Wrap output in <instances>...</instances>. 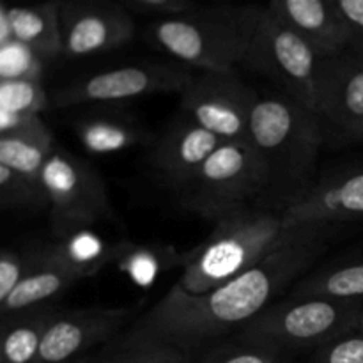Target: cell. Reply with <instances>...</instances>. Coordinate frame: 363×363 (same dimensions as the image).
Masks as SVG:
<instances>
[{
    "label": "cell",
    "instance_id": "26",
    "mask_svg": "<svg viewBox=\"0 0 363 363\" xmlns=\"http://www.w3.org/2000/svg\"><path fill=\"white\" fill-rule=\"evenodd\" d=\"M289 354L273 346L234 335L206 347L194 363H287Z\"/></svg>",
    "mask_w": 363,
    "mask_h": 363
},
{
    "label": "cell",
    "instance_id": "20",
    "mask_svg": "<svg viewBox=\"0 0 363 363\" xmlns=\"http://www.w3.org/2000/svg\"><path fill=\"white\" fill-rule=\"evenodd\" d=\"M57 142L41 117H34L18 130L0 135V165L32 181H41V172Z\"/></svg>",
    "mask_w": 363,
    "mask_h": 363
},
{
    "label": "cell",
    "instance_id": "16",
    "mask_svg": "<svg viewBox=\"0 0 363 363\" xmlns=\"http://www.w3.org/2000/svg\"><path fill=\"white\" fill-rule=\"evenodd\" d=\"M73 131L91 155L110 156L156 140L147 124L124 103L91 105L74 117Z\"/></svg>",
    "mask_w": 363,
    "mask_h": 363
},
{
    "label": "cell",
    "instance_id": "7",
    "mask_svg": "<svg viewBox=\"0 0 363 363\" xmlns=\"http://www.w3.org/2000/svg\"><path fill=\"white\" fill-rule=\"evenodd\" d=\"M325 57L308 45L269 6H261L257 28L248 48L245 66L268 77L280 92L315 112L318 82Z\"/></svg>",
    "mask_w": 363,
    "mask_h": 363
},
{
    "label": "cell",
    "instance_id": "19",
    "mask_svg": "<svg viewBox=\"0 0 363 363\" xmlns=\"http://www.w3.org/2000/svg\"><path fill=\"white\" fill-rule=\"evenodd\" d=\"M80 280L82 277L74 269L53 257L48 243H43L41 261L0 303V314L9 315L52 303Z\"/></svg>",
    "mask_w": 363,
    "mask_h": 363
},
{
    "label": "cell",
    "instance_id": "29",
    "mask_svg": "<svg viewBox=\"0 0 363 363\" xmlns=\"http://www.w3.org/2000/svg\"><path fill=\"white\" fill-rule=\"evenodd\" d=\"M41 255L43 243L25 245L21 248H4L0 254V303L39 264Z\"/></svg>",
    "mask_w": 363,
    "mask_h": 363
},
{
    "label": "cell",
    "instance_id": "21",
    "mask_svg": "<svg viewBox=\"0 0 363 363\" xmlns=\"http://www.w3.org/2000/svg\"><path fill=\"white\" fill-rule=\"evenodd\" d=\"M55 305L2 315L0 363H35L50 325L59 314Z\"/></svg>",
    "mask_w": 363,
    "mask_h": 363
},
{
    "label": "cell",
    "instance_id": "35",
    "mask_svg": "<svg viewBox=\"0 0 363 363\" xmlns=\"http://www.w3.org/2000/svg\"><path fill=\"white\" fill-rule=\"evenodd\" d=\"M346 140L347 142H354V144H363V123L357 128V130L353 131V133L350 135V137L346 138Z\"/></svg>",
    "mask_w": 363,
    "mask_h": 363
},
{
    "label": "cell",
    "instance_id": "4",
    "mask_svg": "<svg viewBox=\"0 0 363 363\" xmlns=\"http://www.w3.org/2000/svg\"><path fill=\"white\" fill-rule=\"evenodd\" d=\"M261 6H197L172 20L151 21L145 39L202 73H236L245 64Z\"/></svg>",
    "mask_w": 363,
    "mask_h": 363
},
{
    "label": "cell",
    "instance_id": "23",
    "mask_svg": "<svg viewBox=\"0 0 363 363\" xmlns=\"http://www.w3.org/2000/svg\"><path fill=\"white\" fill-rule=\"evenodd\" d=\"M291 296H326L363 301V255L339 259L300 279Z\"/></svg>",
    "mask_w": 363,
    "mask_h": 363
},
{
    "label": "cell",
    "instance_id": "34",
    "mask_svg": "<svg viewBox=\"0 0 363 363\" xmlns=\"http://www.w3.org/2000/svg\"><path fill=\"white\" fill-rule=\"evenodd\" d=\"M347 53H351V55L363 66V38H360V35H353L350 48H347Z\"/></svg>",
    "mask_w": 363,
    "mask_h": 363
},
{
    "label": "cell",
    "instance_id": "11",
    "mask_svg": "<svg viewBox=\"0 0 363 363\" xmlns=\"http://www.w3.org/2000/svg\"><path fill=\"white\" fill-rule=\"evenodd\" d=\"M64 59H84L128 45L135 35L133 14L123 2H60Z\"/></svg>",
    "mask_w": 363,
    "mask_h": 363
},
{
    "label": "cell",
    "instance_id": "1",
    "mask_svg": "<svg viewBox=\"0 0 363 363\" xmlns=\"http://www.w3.org/2000/svg\"><path fill=\"white\" fill-rule=\"evenodd\" d=\"M330 230L332 225L298 227L286 245L209 293L186 294L172 286L124 337L170 344L197 357L230 333L236 335L311 269L326 250Z\"/></svg>",
    "mask_w": 363,
    "mask_h": 363
},
{
    "label": "cell",
    "instance_id": "18",
    "mask_svg": "<svg viewBox=\"0 0 363 363\" xmlns=\"http://www.w3.org/2000/svg\"><path fill=\"white\" fill-rule=\"evenodd\" d=\"M0 18L7 21L11 38L27 46L39 59L53 60L62 57L64 41L60 28V2L38 6H2Z\"/></svg>",
    "mask_w": 363,
    "mask_h": 363
},
{
    "label": "cell",
    "instance_id": "25",
    "mask_svg": "<svg viewBox=\"0 0 363 363\" xmlns=\"http://www.w3.org/2000/svg\"><path fill=\"white\" fill-rule=\"evenodd\" d=\"M48 106L43 80L14 78L0 80V135L18 130Z\"/></svg>",
    "mask_w": 363,
    "mask_h": 363
},
{
    "label": "cell",
    "instance_id": "37",
    "mask_svg": "<svg viewBox=\"0 0 363 363\" xmlns=\"http://www.w3.org/2000/svg\"><path fill=\"white\" fill-rule=\"evenodd\" d=\"M73 363H89V358L87 357L80 358V360H77V362H73Z\"/></svg>",
    "mask_w": 363,
    "mask_h": 363
},
{
    "label": "cell",
    "instance_id": "15",
    "mask_svg": "<svg viewBox=\"0 0 363 363\" xmlns=\"http://www.w3.org/2000/svg\"><path fill=\"white\" fill-rule=\"evenodd\" d=\"M315 113L344 138L363 123V66L351 53L323 59Z\"/></svg>",
    "mask_w": 363,
    "mask_h": 363
},
{
    "label": "cell",
    "instance_id": "27",
    "mask_svg": "<svg viewBox=\"0 0 363 363\" xmlns=\"http://www.w3.org/2000/svg\"><path fill=\"white\" fill-rule=\"evenodd\" d=\"M195 354L176 346L152 340H137L121 337L112 353L99 363H194Z\"/></svg>",
    "mask_w": 363,
    "mask_h": 363
},
{
    "label": "cell",
    "instance_id": "28",
    "mask_svg": "<svg viewBox=\"0 0 363 363\" xmlns=\"http://www.w3.org/2000/svg\"><path fill=\"white\" fill-rule=\"evenodd\" d=\"M0 206L6 211H39L48 206V197L41 181L0 165Z\"/></svg>",
    "mask_w": 363,
    "mask_h": 363
},
{
    "label": "cell",
    "instance_id": "3",
    "mask_svg": "<svg viewBox=\"0 0 363 363\" xmlns=\"http://www.w3.org/2000/svg\"><path fill=\"white\" fill-rule=\"evenodd\" d=\"M298 227L286 229L282 215L272 209L245 208L225 216L202 243L186 252L177 291L204 294L268 257L296 234Z\"/></svg>",
    "mask_w": 363,
    "mask_h": 363
},
{
    "label": "cell",
    "instance_id": "2",
    "mask_svg": "<svg viewBox=\"0 0 363 363\" xmlns=\"http://www.w3.org/2000/svg\"><path fill=\"white\" fill-rule=\"evenodd\" d=\"M248 142L268 170V188L257 206L282 215L318 179L315 167L325 142L321 117L284 92H266L252 110Z\"/></svg>",
    "mask_w": 363,
    "mask_h": 363
},
{
    "label": "cell",
    "instance_id": "33",
    "mask_svg": "<svg viewBox=\"0 0 363 363\" xmlns=\"http://www.w3.org/2000/svg\"><path fill=\"white\" fill-rule=\"evenodd\" d=\"M340 16L346 20L353 35L363 38V0H333Z\"/></svg>",
    "mask_w": 363,
    "mask_h": 363
},
{
    "label": "cell",
    "instance_id": "30",
    "mask_svg": "<svg viewBox=\"0 0 363 363\" xmlns=\"http://www.w3.org/2000/svg\"><path fill=\"white\" fill-rule=\"evenodd\" d=\"M43 77V60L27 46L18 41H9L0 45V78L14 80V78H38Z\"/></svg>",
    "mask_w": 363,
    "mask_h": 363
},
{
    "label": "cell",
    "instance_id": "13",
    "mask_svg": "<svg viewBox=\"0 0 363 363\" xmlns=\"http://www.w3.org/2000/svg\"><path fill=\"white\" fill-rule=\"evenodd\" d=\"M137 307H87L59 311L35 363H73L94 346L113 340L133 319ZM133 325V323H131Z\"/></svg>",
    "mask_w": 363,
    "mask_h": 363
},
{
    "label": "cell",
    "instance_id": "22",
    "mask_svg": "<svg viewBox=\"0 0 363 363\" xmlns=\"http://www.w3.org/2000/svg\"><path fill=\"white\" fill-rule=\"evenodd\" d=\"M186 252H179L165 243H135L121 241L116 268L140 287H149L162 273L183 269Z\"/></svg>",
    "mask_w": 363,
    "mask_h": 363
},
{
    "label": "cell",
    "instance_id": "17",
    "mask_svg": "<svg viewBox=\"0 0 363 363\" xmlns=\"http://www.w3.org/2000/svg\"><path fill=\"white\" fill-rule=\"evenodd\" d=\"M268 6L321 57L340 55L350 48L353 30L333 0H273Z\"/></svg>",
    "mask_w": 363,
    "mask_h": 363
},
{
    "label": "cell",
    "instance_id": "12",
    "mask_svg": "<svg viewBox=\"0 0 363 363\" xmlns=\"http://www.w3.org/2000/svg\"><path fill=\"white\" fill-rule=\"evenodd\" d=\"M282 220L286 229L363 220V158L321 174L311 190L282 213Z\"/></svg>",
    "mask_w": 363,
    "mask_h": 363
},
{
    "label": "cell",
    "instance_id": "8",
    "mask_svg": "<svg viewBox=\"0 0 363 363\" xmlns=\"http://www.w3.org/2000/svg\"><path fill=\"white\" fill-rule=\"evenodd\" d=\"M57 240L116 220L105 181L98 170L62 145L53 149L41 172Z\"/></svg>",
    "mask_w": 363,
    "mask_h": 363
},
{
    "label": "cell",
    "instance_id": "6",
    "mask_svg": "<svg viewBox=\"0 0 363 363\" xmlns=\"http://www.w3.org/2000/svg\"><path fill=\"white\" fill-rule=\"evenodd\" d=\"M268 188V170L250 142H223L179 191L181 208L201 218L220 222L250 208Z\"/></svg>",
    "mask_w": 363,
    "mask_h": 363
},
{
    "label": "cell",
    "instance_id": "31",
    "mask_svg": "<svg viewBox=\"0 0 363 363\" xmlns=\"http://www.w3.org/2000/svg\"><path fill=\"white\" fill-rule=\"evenodd\" d=\"M123 4L131 14L152 18V21L184 16L199 6L190 0H124Z\"/></svg>",
    "mask_w": 363,
    "mask_h": 363
},
{
    "label": "cell",
    "instance_id": "5",
    "mask_svg": "<svg viewBox=\"0 0 363 363\" xmlns=\"http://www.w3.org/2000/svg\"><path fill=\"white\" fill-rule=\"evenodd\" d=\"M363 301L305 296L277 301L236 333L241 339L273 346L286 354L318 351L358 332Z\"/></svg>",
    "mask_w": 363,
    "mask_h": 363
},
{
    "label": "cell",
    "instance_id": "10",
    "mask_svg": "<svg viewBox=\"0 0 363 363\" xmlns=\"http://www.w3.org/2000/svg\"><path fill=\"white\" fill-rule=\"evenodd\" d=\"M257 96L236 73H201L181 92V112L222 142H248Z\"/></svg>",
    "mask_w": 363,
    "mask_h": 363
},
{
    "label": "cell",
    "instance_id": "32",
    "mask_svg": "<svg viewBox=\"0 0 363 363\" xmlns=\"http://www.w3.org/2000/svg\"><path fill=\"white\" fill-rule=\"evenodd\" d=\"M311 363H363V333H351L314 351Z\"/></svg>",
    "mask_w": 363,
    "mask_h": 363
},
{
    "label": "cell",
    "instance_id": "9",
    "mask_svg": "<svg viewBox=\"0 0 363 363\" xmlns=\"http://www.w3.org/2000/svg\"><path fill=\"white\" fill-rule=\"evenodd\" d=\"M191 71L179 64H137L106 69L67 84L53 92L59 108L78 105H117L162 92H183L194 80Z\"/></svg>",
    "mask_w": 363,
    "mask_h": 363
},
{
    "label": "cell",
    "instance_id": "24",
    "mask_svg": "<svg viewBox=\"0 0 363 363\" xmlns=\"http://www.w3.org/2000/svg\"><path fill=\"white\" fill-rule=\"evenodd\" d=\"M48 248L53 257L74 269L82 279L96 275L105 266L113 264L119 254V243H105L101 238L89 230H80L60 240L50 241Z\"/></svg>",
    "mask_w": 363,
    "mask_h": 363
},
{
    "label": "cell",
    "instance_id": "14",
    "mask_svg": "<svg viewBox=\"0 0 363 363\" xmlns=\"http://www.w3.org/2000/svg\"><path fill=\"white\" fill-rule=\"evenodd\" d=\"M222 144L216 135L179 112L151 144L149 163L167 184L181 190Z\"/></svg>",
    "mask_w": 363,
    "mask_h": 363
},
{
    "label": "cell",
    "instance_id": "36",
    "mask_svg": "<svg viewBox=\"0 0 363 363\" xmlns=\"http://www.w3.org/2000/svg\"><path fill=\"white\" fill-rule=\"evenodd\" d=\"M358 332L363 333V307H362V314H360V326H358Z\"/></svg>",
    "mask_w": 363,
    "mask_h": 363
}]
</instances>
